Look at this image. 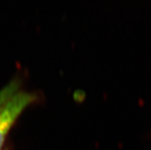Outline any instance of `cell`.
Listing matches in <instances>:
<instances>
[{"instance_id":"2","label":"cell","mask_w":151,"mask_h":150,"mask_svg":"<svg viewBox=\"0 0 151 150\" xmlns=\"http://www.w3.org/2000/svg\"><path fill=\"white\" fill-rule=\"evenodd\" d=\"M19 84L18 80H12L0 89V108L19 92Z\"/></svg>"},{"instance_id":"1","label":"cell","mask_w":151,"mask_h":150,"mask_svg":"<svg viewBox=\"0 0 151 150\" xmlns=\"http://www.w3.org/2000/svg\"><path fill=\"white\" fill-rule=\"evenodd\" d=\"M35 99L33 93L19 91L0 108V150L15 120Z\"/></svg>"}]
</instances>
